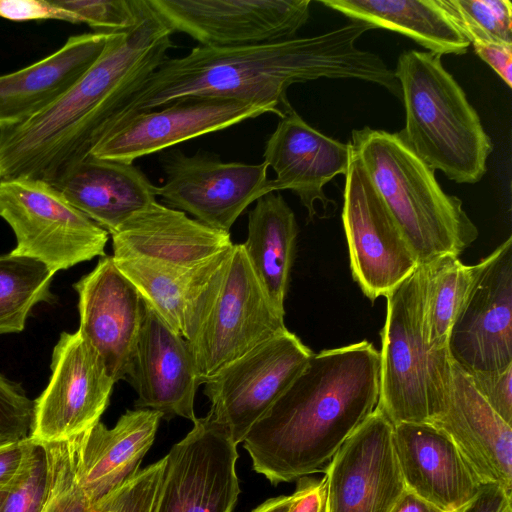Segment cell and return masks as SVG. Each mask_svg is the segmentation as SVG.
I'll list each match as a JSON object with an SVG mask.
<instances>
[{
  "mask_svg": "<svg viewBox=\"0 0 512 512\" xmlns=\"http://www.w3.org/2000/svg\"><path fill=\"white\" fill-rule=\"evenodd\" d=\"M159 161L166 180L155 186L156 197L217 230L229 232L244 210L267 194L265 162H223L208 152L187 156L170 148L160 152Z\"/></svg>",
  "mask_w": 512,
  "mask_h": 512,
  "instance_id": "8fae6325",
  "label": "cell"
},
{
  "mask_svg": "<svg viewBox=\"0 0 512 512\" xmlns=\"http://www.w3.org/2000/svg\"><path fill=\"white\" fill-rule=\"evenodd\" d=\"M83 434L42 444L47 464V489L41 512H93L80 476Z\"/></svg>",
  "mask_w": 512,
  "mask_h": 512,
  "instance_id": "1f68e13d",
  "label": "cell"
},
{
  "mask_svg": "<svg viewBox=\"0 0 512 512\" xmlns=\"http://www.w3.org/2000/svg\"><path fill=\"white\" fill-rule=\"evenodd\" d=\"M51 371L48 385L34 401L28 437L38 445L65 441L92 428L116 383L79 330L61 333Z\"/></svg>",
  "mask_w": 512,
  "mask_h": 512,
  "instance_id": "7c38bea8",
  "label": "cell"
},
{
  "mask_svg": "<svg viewBox=\"0 0 512 512\" xmlns=\"http://www.w3.org/2000/svg\"><path fill=\"white\" fill-rule=\"evenodd\" d=\"M173 32L207 47H236L295 38L310 0H148Z\"/></svg>",
  "mask_w": 512,
  "mask_h": 512,
  "instance_id": "9a60e30c",
  "label": "cell"
},
{
  "mask_svg": "<svg viewBox=\"0 0 512 512\" xmlns=\"http://www.w3.org/2000/svg\"><path fill=\"white\" fill-rule=\"evenodd\" d=\"M450 358L467 373L512 365V237L491 254L452 326Z\"/></svg>",
  "mask_w": 512,
  "mask_h": 512,
  "instance_id": "e0dca14e",
  "label": "cell"
},
{
  "mask_svg": "<svg viewBox=\"0 0 512 512\" xmlns=\"http://www.w3.org/2000/svg\"><path fill=\"white\" fill-rule=\"evenodd\" d=\"M325 512H392L406 493L393 424L376 407L325 468Z\"/></svg>",
  "mask_w": 512,
  "mask_h": 512,
  "instance_id": "2e32d148",
  "label": "cell"
},
{
  "mask_svg": "<svg viewBox=\"0 0 512 512\" xmlns=\"http://www.w3.org/2000/svg\"><path fill=\"white\" fill-rule=\"evenodd\" d=\"M456 512H512V493L499 485L484 484L475 498Z\"/></svg>",
  "mask_w": 512,
  "mask_h": 512,
  "instance_id": "7bdbcfd3",
  "label": "cell"
},
{
  "mask_svg": "<svg viewBox=\"0 0 512 512\" xmlns=\"http://www.w3.org/2000/svg\"><path fill=\"white\" fill-rule=\"evenodd\" d=\"M50 184L109 234L156 201L155 186L133 163L100 159L91 154Z\"/></svg>",
  "mask_w": 512,
  "mask_h": 512,
  "instance_id": "d4e9b609",
  "label": "cell"
},
{
  "mask_svg": "<svg viewBox=\"0 0 512 512\" xmlns=\"http://www.w3.org/2000/svg\"><path fill=\"white\" fill-rule=\"evenodd\" d=\"M394 74L405 109V126L396 132L403 143L429 168L458 184L480 181L493 143L441 56L404 51Z\"/></svg>",
  "mask_w": 512,
  "mask_h": 512,
  "instance_id": "277c9868",
  "label": "cell"
},
{
  "mask_svg": "<svg viewBox=\"0 0 512 512\" xmlns=\"http://www.w3.org/2000/svg\"><path fill=\"white\" fill-rule=\"evenodd\" d=\"M475 53L512 87V44L485 42L472 44Z\"/></svg>",
  "mask_w": 512,
  "mask_h": 512,
  "instance_id": "b9f144b4",
  "label": "cell"
},
{
  "mask_svg": "<svg viewBox=\"0 0 512 512\" xmlns=\"http://www.w3.org/2000/svg\"><path fill=\"white\" fill-rule=\"evenodd\" d=\"M54 274L36 259L11 252L0 256V334L21 332L36 304L53 301Z\"/></svg>",
  "mask_w": 512,
  "mask_h": 512,
  "instance_id": "4dcf8cb0",
  "label": "cell"
},
{
  "mask_svg": "<svg viewBox=\"0 0 512 512\" xmlns=\"http://www.w3.org/2000/svg\"><path fill=\"white\" fill-rule=\"evenodd\" d=\"M379 390L380 352L369 341L313 353L243 439L253 470L276 486L325 469Z\"/></svg>",
  "mask_w": 512,
  "mask_h": 512,
  "instance_id": "3957f363",
  "label": "cell"
},
{
  "mask_svg": "<svg viewBox=\"0 0 512 512\" xmlns=\"http://www.w3.org/2000/svg\"><path fill=\"white\" fill-rule=\"evenodd\" d=\"M470 44H512V3L509 0H436Z\"/></svg>",
  "mask_w": 512,
  "mask_h": 512,
  "instance_id": "d6a6232c",
  "label": "cell"
},
{
  "mask_svg": "<svg viewBox=\"0 0 512 512\" xmlns=\"http://www.w3.org/2000/svg\"><path fill=\"white\" fill-rule=\"evenodd\" d=\"M351 21H360L375 29L384 28L403 34L438 54L462 55L470 43L448 19L436 0H321Z\"/></svg>",
  "mask_w": 512,
  "mask_h": 512,
  "instance_id": "83f0119b",
  "label": "cell"
},
{
  "mask_svg": "<svg viewBox=\"0 0 512 512\" xmlns=\"http://www.w3.org/2000/svg\"><path fill=\"white\" fill-rule=\"evenodd\" d=\"M229 250L192 267L141 258L113 259L118 269L135 286L143 302L183 336L194 300L222 265Z\"/></svg>",
  "mask_w": 512,
  "mask_h": 512,
  "instance_id": "f1b7e54d",
  "label": "cell"
},
{
  "mask_svg": "<svg viewBox=\"0 0 512 512\" xmlns=\"http://www.w3.org/2000/svg\"><path fill=\"white\" fill-rule=\"evenodd\" d=\"M173 33L142 0L136 24L111 32L101 55L71 87L26 121L0 129V180L52 183L89 155L112 116L167 58Z\"/></svg>",
  "mask_w": 512,
  "mask_h": 512,
  "instance_id": "7a4b0ae2",
  "label": "cell"
},
{
  "mask_svg": "<svg viewBox=\"0 0 512 512\" xmlns=\"http://www.w3.org/2000/svg\"><path fill=\"white\" fill-rule=\"evenodd\" d=\"M288 329L230 362L204 383L207 414L235 444L269 410L313 355Z\"/></svg>",
  "mask_w": 512,
  "mask_h": 512,
  "instance_id": "9c48e42d",
  "label": "cell"
},
{
  "mask_svg": "<svg viewBox=\"0 0 512 512\" xmlns=\"http://www.w3.org/2000/svg\"><path fill=\"white\" fill-rule=\"evenodd\" d=\"M385 297L377 408L393 425L431 423L446 406L451 358L448 350L431 351L424 340L421 266Z\"/></svg>",
  "mask_w": 512,
  "mask_h": 512,
  "instance_id": "52a82bcc",
  "label": "cell"
},
{
  "mask_svg": "<svg viewBox=\"0 0 512 512\" xmlns=\"http://www.w3.org/2000/svg\"><path fill=\"white\" fill-rule=\"evenodd\" d=\"M95 32L124 31L136 24L141 0H54Z\"/></svg>",
  "mask_w": 512,
  "mask_h": 512,
  "instance_id": "d590c367",
  "label": "cell"
},
{
  "mask_svg": "<svg viewBox=\"0 0 512 512\" xmlns=\"http://www.w3.org/2000/svg\"><path fill=\"white\" fill-rule=\"evenodd\" d=\"M395 451L406 490L441 512H456L484 484L452 440L430 423L393 425Z\"/></svg>",
  "mask_w": 512,
  "mask_h": 512,
  "instance_id": "7402d4cb",
  "label": "cell"
},
{
  "mask_svg": "<svg viewBox=\"0 0 512 512\" xmlns=\"http://www.w3.org/2000/svg\"><path fill=\"white\" fill-rule=\"evenodd\" d=\"M78 294L79 332L115 381L127 380L143 320V300L113 256L73 285Z\"/></svg>",
  "mask_w": 512,
  "mask_h": 512,
  "instance_id": "ac0fdd59",
  "label": "cell"
},
{
  "mask_svg": "<svg viewBox=\"0 0 512 512\" xmlns=\"http://www.w3.org/2000/svg\"><path fill=\"white\" fill-rule=\"evenodd\" d=\"M468 374L483 399L507 424L512 426V365L498 371Z\"/></svg>",
  "mask_w": 512,
  "mask_h": 512,
  "instance_id": "74e56055",
  "label": "cell"
},
{
  "mask_svg": "<svg viewBox=\"0 0 512 512\" xmlns=\"http://www.w3.org/2000/svg\"><path fill=\"white\" fill-rule=\"evenodd\" d=\"M324 512H325V507H324Z\"/></svg>",
  "mask_w": 512,
  "mask_h": 512,
  "instance_id": "bcb514c9",
  "label": "cell"
},
{
  "mask_svg": "<svg viewBox=\"0 0 512 512\" xmlns=\"http://www.w3.org/2000/svg\"><path fill=\"white\" fill-rule=\"evenodd\" d=\"M112 237L113 258H141L192 267L230 249V233L157 201L124 221Z\"/></svg>",
  "mask_w": 512,
  "mask_h": 512,
  "instance_id": "603a6c76",
  "label": "cell"
},
{
  "mask_svg": "<svg viewBox=\"0 0 512 512\" xmlns=\"http://www.w3.org/2000/svg\"><path fill=\"white\" fill-rule=\"evenodd\" d=\"M266 113L270 106L224 98H189L139 112L102 132L90 154L96 158L133 163L137 158L208 133L224 130Z\"/></svg>",
  "mask_w": 512,
  "mask_h": 512,
  "instance_id": "5bb4252c",
  "label": "cell"
},
{
  "mask_svg": "<svg viewBox=\"0 0 512 512\" xmlns=\"http://www.w3.org/2000/svg\"><path fill=\"white\" fill-rule=\"evenodd\" d=\"M34 445L29 437L0 445V491L9 487L21 473Z\"/></svg>",
  "mask_w": 512,
  "mask_h": 512,
  "instance_id": "ab89813d",
  "label": "cell"
},
{
  "mask_svg": "<svg viewBox=\"0 0 512 512\" xmlns=\"http://www.w3.org/2000/svg\"><path fill=\"white\" fill-rule=\"evenodd\" d=\"M127 380L137 393L136 409L157 411L166 420L197 419L194 401L201 384L188 344L144 302Z\"/></svg>",
  "mask_w": 512,
  "mask_h": 512,
  "instance_id": "d6986e66",
  "label": "cell"
},
{
  "mask_svg": "<svg viewBox=\"0 0 512 512\" xmlns=\"http://www.w3.org/2000/svg\"><path fill=\"white\" fill-rule=\"evenodd\" d=\"M287 330L253 272L242 244H233L194 300L183 338L200 384L230 362Z\"/></svg>",
  "mask_w": 512,
  "mask_h": 512,
  "instance_id": "8992f818",
  "label": "cell"
},
{
  "mask_svg": "<svg viewBox=\"0 0 512 512\" xmlns=\"http://www.w3.org/2000/svg\"><path fill=\"white\" fill-rule=\"evenodd\" d=\"M161 419L154 410H127L114 427L99 421L84 432L80 476L93 507L138 473Z\"/></svg>",
  "mask_w": 512,
  "mask_h": 512,
  "instance_id": "484cf974",
  "label": "cell"
},
{
  "mask_svg": "<svg viewBox=\"0 0 512 512\" xmlns=\"http://www.w3.org/2000/svg\"><path fill=\"white\" fill-rule=\"evenodd\" d=\"M0 17L10 21L60 20L80 24L77 15L54 0H0Z\"/></svg>",
  "mask_w": 512,
  "mask_h": 512,
  "instance_id": "f35d334b",
  "label": "cell"
},
{
  "mask_svg": "<svg viewBox=\"0 0 512 512\" xmlns=\"http://www.w3.org/2000/svg\"><path fill=\"white\" fill-rule=\"evenodd\" d=\"M46 489L45 451L42 445L35 444L21 473L9 487L0 491V512H41Z\"/></svg>",
  "mask_w": 512,
  "mask_h": 512,
  "instance_id": "e575fe53",
  "label": "cell"
},
{
  "mask_svg": "<svg viewBox=\"0 0 512 512\" xmlns=\"http://www.w3.org/2000/svg\"><path fill=\"white\" fill-rule=\"evenodd\" d=\"M392 512H441L434 506L406 491Z\"/></svg>",
  "mask_w": 512,
  "mask_h": 512,
  "instance_id": "ee69618b",
  "label": "cell"
},
{
  "mask_svg": "<svg viewBox=\"0 0 512 512\" xmlns=\"http://www.w3.org/2000/svg\"><path fill=\"white\" fill-rule=\"evenodd\" d=\"M430 424L452 440L482 484L499 485L512 493V426L452 360L444 412Z\"/></svg>",
  "mask_w": 512,
  "mask_h": 512,
  "instance_id": "44dd1931",
  "label": "cell"
},
{
  "mask_svg": "<svg viewBox=\"0 0 512 512\" xmlns=\"http://www.w3.org/2000/svg\"><path fill=\"white\" fill-rule=\"evenodd\" d=\"M373 29L364 22L351 21L310 37L236 47L198 45L183 57H167L102 132L132 114L201 97L270 106L281 118L293 110L288 88L320 78L371 82L400 98L394 71L377 54L356 46L357 40Z\"/></svg>",
  "mask_w": 512,
  "mask_h": 512,
  "instance_id": "6da1fadb",
  "label": "cell"
},
{
  "mask_svg": "<svg viewBox=\"0 0 512 512\" xmlns=\"http://www.w3.org/2000/svg\"><path fill=\"white\" fill-rule=\"evenodd\" d=\"M410 244L418 265L459 256L478 237L460 198L443 191L429 168L397 133L365 126L349 142Z\"/></svg>",
  "mask_w": 512,
  "mask_h": 512,
  "instance_id": "5b68a950",
  "label": "cell"
},
{
  "mask_svg": "<svg viewBox=\"0 0 512 512\" xmlns=\"http://www.w3.org/2000/svg\"><path fill=\"white\" fill-rule=\"evenodd\" d=\"M484 265L485 258L466 265L453 254L420 265L423 336L431 351L448 350L452 326Z\"/></svg>",
  "mask_w": 512,
  "mask_h": 512,
  "instance_id": "f546056e",
  "label": "cell"
},
{
  "mask_svg": "<svg viewBox=\"0 0 512 512\" xmlns=\"http://www.w3.org/2000/svg\"><path fill=\"white\" fill-rule=\"evenodd\" d=\"M165 463L164 456L140 469L134 477L100 499L93 512H155Z\"/></svg>",
  "mask_w": 512,
  "mask_h": 512,
  "instance_id": "836d02e7",
  "label": "cell"
},
{
  "mask_svg": "<svg viewBox=\"0 0 512 512\" xmlns=\"http://www.w3.org/2000/svg\"><path fill=\"white\" fill-rule=\"evenodd\" d=\"M297 234L294 212L280 193L269 192L256 200L242 246L270 302L283 316Z\"/></svg>",
  "mask_w": 512,
  "mask_h": 512,
  "instance_id": "4316f807",
  "label": "cell"
},
{
  "mask_svg": "<svg viewBox=\"0 0 512 512\" xmlns=\"http://www.w3.org/2000/svg\"><path fill=\"white\" fill-rule=\"evenodd\" d=\"M109 34L70 36L52 54L0 75V129L26 121L71 87L101 55Z\"/></svg>",
  "mask_w": 512,
  "mask_h": 512,
  "instance_id": "cb8c5ba5",
  "label": "cell"
},
{
  "mask_svg": "<svg viewBox=\"0 0 512 512\" xmlns=\"http://www.w3.org/2000/svg\"><path fill=\"white\" fill-rule=\"evenodd\" d=\"M165 457L155 512H233L238 452L223 426L207 415L197 418Z\"/></svg>",
  "mask_w": 512,
  "mask_h": 512,
  "instance_id": "4fadbf2b",
  "label": "cell"
},
{
  "mask_svg": "<svg viewBox=\"0 0 512 512\" xmlns=\"http://www.w3.org/2000/svg\"><path fill=\"white\" fill-rule=\"evenodd\" d=\"M0 217L16 237L11 253L41 261L54 273L105 256L109 233L46 181L0 180Z\"/></svg>",
  "mask_w": 512,
  "mask_h": 512,
  "instance_id": "ba28073f",
  "label": "cell"
},
{
  "mask_svg": "<svg viewBox=\"0 0 512 512\" xmlns=\"http://www.w3.org/2000/svg\"><path fill=\"white\" fill-rule=\"evenodd\" d=\"M351 154L349 142L324 135L293 109L280 118L266 141L263 162L276 174L267 181L266 193L291 190L312 220L316 214L315 202H321L324 209L332 202L323 188L335 176H346Z\"/></svg>",
  "mask_w": 512,
  "mask_h": 512,
  "instance_id": "ffe728a7",
  "label": "cell"
},
{
  "mask_svg": "<svg viewBox=\"0 0 512 512\" xmlns=\"http://www.w3.org/2000/svg\"><path fill=\"white\" fill-rule=\"evenodd\" d=\"M292 503V494L267 499L251 512H288Z\"/></svg>",
  "mask_w": 512,
  "mask_h": 512,
  "instance_id": "f6af8a7d",
  "label": "cell"
},
{
  "mask_svg": "<svg viewBox=\"0 0 512 512\" xmlns=\"http://www.w3.org/2000/svg\"><path fill=\"white\" fill-rule=\"evenodd\" d=\"M343 200L342 222L352 276L373 302L407 278L418 262L353 149Z\"/></svg>",
  "mask_w": 512,
  "mask_h": 512,
  "instance_id": "30bf717a",
  "label": "cell"
},
{
  "mask_svg": "<svg viewBox=\"0 0 512 512\" xmlns=\"http://www.w3.org/2000/svg\"><path fill=\"white\" fill-rule=\"evenodd\" d=\"M33 407L23 388L0 374V445L29 436Z\"/></svg>",
  "mask_w": 512,
  "mask_h": 512,
  "instance_id": "8d00e7d4",
  "label": "cell"
},
{
  "mask_svg": "<svg viewBox=\"0 0 512 512\" xmlns=\"http://www.w3.org/2000/svg\"><path fill=\"white\" fill-rule=\"evenodd\" d=\"M325 482L307 476L298 479L288 512H324Z\"/></svg>",
  "mask_w": 512,
  "mask_h": 512,
  "instance_id": "60d3db41",
  "label": "cell"
}]
</instances>
